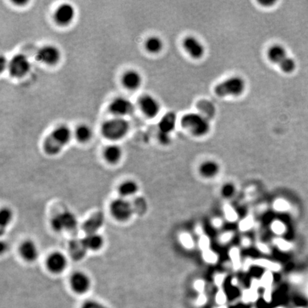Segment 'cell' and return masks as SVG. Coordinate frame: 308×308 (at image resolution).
Masks as SVG:
<instances>
[{
	"label": "cell",
	"instance_id": "cell-1",
	"mask_svg": "<svg viewBox=\"0 0 308 308\" xmlns=\"http://www.w3.org/2000/svg\"><path fill=\"white\" fill-rule=\"evenodd\" d=\"M71 138L70 129L65 125L60 126L54 129L45 138L43 144L44 150L48 155H57L65 146L68 145Z\"/></svg>",
	"mask_w": 308,
	"mask_h": 308
},
{
	"label": "cell",
	"instance_id": "cell-2",
	"mask_svg": "<svg viewBox=\"0 0 308 308\" xmlns=\"http://www.w3.org/2000/svg\"><path fill=\"white\" fill-rule=\"evenodd\" d=\"M130 124L125 118L115 117L104 122L102 126L103 136L111 141H118L128 133Z\"/></svg>",
	"mask_w": 308,
	"mask_h": 308
},
{
	"label": "cell",
	"instance_id": "cell-3",
	"mask_svg": "<svg viewBox=\"0 0 308 308\" xmlns=\"http://www.w3.org/2000/svg\"><path fill=\"white\" fill-rule=\"evenodd\" d=\"M180 124L182 127L197 136H204L211 129L208 120L200 113H186L181 118Z\"/></svg>",
	"mask_w": 308,
	"mask_h": 308
},
{
	"label": "cell",
	"instance_id": "cell-4",
	"mask_svg": "<svg viewBox=\"0 0 308 308\" xmlns=\"http://www.w3.org/2000/svg\"><path fill=\"white\" fill-rule=\"evenodd\" d=\"M267 58L275 65H278L283 72L290 74L296 68L293 59L289 57L287 51L282 45L274 44L267 50Z\"/></svg>",
	"mask_w": 308,
	"mask_h": 308
},
{
	"label": "cell",
	"instance_id": "cell-5",
	"mask_svg": "<svg viewBox=\"0 0 308 308\" xmlns=\"http://www.w3.org/2000/svg\"><path fill=\"white\" fill-rule=\"evenodd\" d=\"M245 82L239 76L230 77L216 86L215 94L219 97L233 96H239L245 91Z\"/></svg>",
	"mask_w": 308,
	"mask_h": 308
},
{
	"label": "cell",
	"instance_id": "cell-6",
	"mask_svg": "<svg viewBox=\"0 0 308 308\" xmlns=\"http://www.w3.org/2000/svg\"><path fill=\"white\" fill-rule=\"evenodd\" d=\"M110 211L112 216L119 221H127L132 218L133 207L132 203L127 198L120 197L115 199L110 205Z\"/></svg>",
	"mask_w": 308,
	"mask_h": 308
},
{
	"label": "cell",
	"instance_id": "cell-7",
	"mask_svg": "<svg viewBox=\"0 0 308 308\" xmlns=\"http://www.w3.org/2000/svg\"><path fill=\"white\" fill-rule=\"evenodd\" d=\"M51 228L54 231H73L76 229L78 220L75 215L70 211H64L54 216L51 220Z\"/></svg>",
	"mask_w": 308,
	"mask_h": 308
},
{
	"label": "cell",
	"instance_id": "cell-8",
	"mask_svg": "<svg viewBox=\"0 0 308 308\" xmlns=\"http://www.w3.org/2000/svg\"><path fill=\"white\" fill-rule=\"evenodd\" d=\"M7 68L12 77L20 79L25 77L29 72L31 64L24 54H18L14 56L8 62Z\"/></svg>",
	"mask_w": 308,
	"mask_h": 308
},
{
	"label": "cell",
	"instance_id": "cell-9",
	"mask_svg": "<svg viewBox=\"0 0 308 308\" xmlns=\"http://www.w3.org/2000/svg\"><path fill=\"white\" fill-rule=\"evenodd\" d=\"M61 57L60 49L54 45H45L40 48L36 54L37 60L48 66L57 65Z\"/></svg>",
	"mask_w": 308,
	"mask_h": 308
},
{
	"label": "cell",
	"instance_id": "cell-10",
	"mask_svg": "<svg viewBox=\"0 0 308 308\" xmlns=\"http://www.w3.org/2000/svg\"><path fill=\"white\" fill-rule=\"evenodd\" d=\"M110 110L116 117L125 118L133 113L134 106L128 99L117 97L110 104Z\"/></svg>",
	"mask_w": 308,
	"mask_h": 308
},
{
	"label": "cell",
	"instance_id": "cell-11",
	"mask_svg": "<svg viewBox=\"0 0 308 308\" xmlns=\"http://www.w3.org/2000/svg\"><path fill=\"white\" fill-rule=\"evenodd\" d=\"M138 105L141 111L146 117L153 119L159 113L161 110L159 102L151 95H144L138 101Z\"/></svg>",
	"mask_w": 308,
	"mask_h": 308
},
{
	"label": "cell",
	"instance_id": "cell-12",
	"mask_svg": "<svg viewBox=\"0 0 308 308\" xmlns=\"http://www.w3.org/2000/svg\"><path fill=\"white\" fill-rule=\"evenodd\" d=\"M75 13V9L71 4L64 3L56 9L54 15V20L59 25H68L74 20Z\"/></svg>",
	"mask_w": 308,
	"mask_h": 308
},
{
	"label": "cell",
	"instance_id": "cell-13",
	"mask_svg": "<svg viewBox=\"0 0 308 308\" xmlns=\"http://www.w3.org/2000/svg\"><path fill=\"white\" fill-rule=\"evenodd\" d=\"M46 265L51 273L60 274L66 269L67 266V259L61 252H53L46 258Z\"/></svg>",
	"mask_w": 308,
	"mask_h": 308
},
{
	"label": "cell",
	"instance_id": "cell-14",
	"mask_svg": "<svg viewBox=\"0 0 308 308\" xmlns=\"http://www.w3.org/2000/svg\"><path fill=\"white\" fill-rule=\"evenodd\" d=\"M70 285L74 292L78 294L87 292L91 286L89 277L82 271L75 272L70 278Z\"/></svg>",
	"mask_w": 308,
	"mask_h": 308
},
{
	"label": "cell",
	"instance_id": "cell-15",
	"mask_svg": "<svg viewBox=\"0 0 308 308\" xmlns=\"http://www.w3.org/2000/svg\"><path fill=\"white\" fill-rule=\"evenodd\" d=\"M183 45L186 52L195 60H199L204 55V46L196 37L192 36L186 37L183 40Z\"/></svg>",
	"mask_w": 308,
	"mask_h": 308
},
{
	"label": "cell",
	"instance_id": "cell-16",
	"mask_svg": "<svg viewBox=\"0 0 308 308\" xmlns=\"http://www.w3.org/2000/svg\"><path fill=\"white\" fill-rule=\"evenodd\" d=\"M20 253L24 261L29 263L35 261L40 254L37 244L32 240H26L22 242L20 246Z\"/></svg>",
	"mask_w": 308,
	"mask_h": 308
},
{
	"label": "cell",
	"instance_id": "cell-17",
	"mask_svg": "<svg viewBox=\"0 0 308 308\" xmlns=\"http://www.w3.org/2000/svg\"><path fill=\"white\" fill-rule=\"evenodd\" d=\"M121 81L125 88L129 90H135L139 88L142 83V77L136 70L131 69L124 73Z\"/></svg>",
	"mask_w": 308,
	"mask_h": 308
},
{
	"label": "cell",
	"instance_id": "cell-18",
	"mask_svg": "<svg viewBox=\"0 0 308 308\" xmlns=\"http://www.w3.org/2000/svg\"><path fill=\"white\" fill-rule=\"evenodd\" d=\"M68 250L70 256L74 261H81L83 259L88 251L82 239L72 240L68 244Z\"/></svg>",
	"mask_w": 308,
	"mask_h": 308
},
{
	"label": "cell",
	"instance_id": "cell-19",
	"mask_svg": "<svg viewBox=\"0 0 308 308\" xmlns=\"http://www.w3.org/2000/svg\"><path fill=\"white\" fill-rule=\"evenodd\" d=\"M104 215L101 213H96L87 219L83 225V229L87 234L98 233L104 224Z\"/></svg>",
	"mask_w": 308,
	"mask_h": 308
},
{
	"label": "cell",
	"instance_id": "cell-20",
	"mask_svg": "<svg viewBox=\"0 0 308 308\" xmlns=\"http://www.w3.org/2000/svg\"><path fill=\"white\" fill-rule=\"evenodd\" d=\"M176 123V115L174 112H169L163 116L158 124V133L170 136L174 132Z\"/></svg>",
	"mask_w": 308,
	"mask_h": 308
},
{
	"label": "cell",
	"instance_id": "cell-21",
	"mask_svg": "<svg viewBox=\"0 0 308 308\" xmlns=\"http://www.w3.org/2000/svg\"><path fill=\"white\" fill-rule=\"evenodd\" d=\"M82 240H83L86 248L88 250L96 251V250H100L104 245V238L99 233L87 234Z\"/></svg>",
	"mask_w": 308,
	"mask_h": 308
},
{
	"label": "cell",
	"instance_id": "cell-22",
	"mask_svg": "<svg viewBox=\"0 0 308 308\" xmlns=\"http://www.w3.org/2000/svg\"><path fill=\"white\" fill-rule=\"evenodd\" d=\"M123 152L121 148L116 144L107 146L104 151V157L107 162L115 164L122 158Z\"/></svg>",
	"mask_w": 308,
	"mask_h": 308
},
{
	"label": "cell",
	"instance_id": "cell-23",
	"mask_svg": "<svg viewBox=\"0 0 308 308\" xmlns=\"http://www.w3.org/2000/svg\"><path fill=\"white\" fill-rule=\"evenodd\" d=\"M138 190V184L132 180H127L122 182L118 188V191L121 197L127 199V198L134 196Z\"/></svg>",
	"mask_w": 308,
	"mask_h": 308
},
{
	"label": "cell",
	"instance_id": "cell-24",
	"mask_svg": "<svg viewBox=\"0 0 308 308\" xmlns=\"http://www.w3.org/2000/svg\"><path fill=\"white\" fill-rule=\"evenodd\" d=\"M146 50L152 54L161 52L163 47V43L161 39L156 36H152L147 39L145 43Z\"/></svg>",
	"mask_w": 308,
	"mask_h": 308
},
{
	"label": "cell",
	"instance_id": "cell-25",
	"mask_svg": "<svg viewBox=\"0 0 308 308\" xmlns=\"http://www.w3.org/2000/svg\"><path fill=\"white\" fill-rule=\"evenodd\" d=\"M75 136L79 142H87L91 139V136H92V131L88 126L85 125V124L79 125L76 129Z\"/></svg>",
	"mask_w": 308,
	"mask_h": 308
},
{
	"label": "cell",
	"instance_id": "cell-26",
	"mask_svg": "<svg viewBox=\"0 0 308 308\" xmlns=\"http://www.w3.org/2000/svg\"><path fill=\"white\" fill-rule=\"evenodd\" d=\"M12 218H13V214L9 208H1V212H0V231H1V234H3L4 231L7 229V227L12 222Z\"/></svg>",
	"mask_w": 308,
	"mask_h": 308
},
{
	"label": "cell",
	"instance_id": "cell-27",
	"mask_svg": "<svg viewBox=\"0 0 308 308\" xmlns=\"http://www.w3.org/2000/svg\"><path fill=\"white\" fill-rule=\"evenodd\" d=\"M253 265L260 266V267H264L269 270H273V271H277L279 269V265L278 264H274L271 261L266 259H257L253 261Z\"/></svg>",
	"mask_w": 308,
	"mask_h": 308
},
{
	"label": "cell",
	"instance_id": "cell-28",
	"mask_svg": "<svg viewBox=\"0 0 308 308\" xmlns=\"http://www.w3.org/2000/svg\"><path fill=\"white\" fill-rule=\"evenodd\" d=\"M230 258L233 264V268L235 270H239L241 267V254L239 248H233L230 250L229 252Z\"/></svg>",
	"mask_w": 308,
	"mask_h": 308
},
{
	"label": "cell",
	"instance_id": "cell-29",
	"mask_svg": "<svg viewBox=\"0 0 308 308\" xmlns=\"http://www.w3.org/2000/svg\"><path fill=\"white\" fill-rule=\"evenodd\" d=\"M180 242L183 247L186 249L194 248V242L191 235L188 233H183L179 236Z\"/></svg>",
	"mask_w": 308,
	"mask_h": 308
},
{
	"label": "cell",
	"instance_id": "cell-30",
	"mask_svg": "<svg viewBox=\"0 0 308 308\" xmlns=\"http://www.w3.org/2000/svg\"><path fill=\"white\" fill-rule=\"evenodd\" d=\"M224 214H225V219L228 221L233 222H236L238 220V214L236 212L233 207L231 205L226 204L224 206Z\"/></svg>",
	"mask_w": 308,
	"mask_h": 308
},
{
	"label": "cell",
	"instance_id": "cell-31",
	"mask_svg": "<svg viewBox=\"0 0 308 308\" xmlns=\"http://www.w3.org/2000/svg\"><path fill=\"white\" fill-rule=\"evenodd\" d=\"M253 225H254V220L253 217L248 216L240 222L239 229L241 231H247L253 228Z\"/></svg>",
	"mask_w": 308,
	"mask_h": 308
},
{
	"label": "cell",
	"instance_id": "cell-32",
	"mask_svg": "<svg viewBox=\"0 0 308 308\" xmlns=\"http://www.w3.org/2000/svg\"><path fill=\"white\" fill-rule=\"evenodd\" d=\"M202 256H203V260H204L205 262L210 264H216L218 261V259H219L217 255H216L214 251L210 250V249L209 250L203 251Z\"/></svg>",
	"mask_w": 308,
	"mask_h": 308
},
{
	"label": "cell",
	"instance_id": "cell-33",
	"mask_svg": "<svg viewBox=\"0 0 308 308\" xmlns=\"http://www.w3.org/2000/svg\"><path fill=\"white\" fill-rule=\"evenodd\" d=\"M199 248L202 251H205V250H209L210 249V239H208V236L202 235L200 236V239L198 241Z\"/></svg>",
	"mask_w": 308,
	"mask_h": 308
},
{
	"label": "cell",
	"instance_id": "cell-34",
	"mask_svg": "<svg viewBox=\"0 0 308 308\" xmlns=\"http://www.w3.org/2000/svg\"><path fill=\"white\" fill-rule=\"evenodd\" d=\"M82 308H108L105 306L94 300H88L85 302L82 306Z\"/></svg>",
	"mask_w": 308,
	"mask_h": 308
},
{
	"label": "cell",
	"instance_id": "cell-35",
	"mask_svg": "<svg viewBox=\"0 0 308 308\" xmlns=\"http://www.w3.org/2000/svg\"><path fill=\"white\" fill-rule=\"evenodd\" d=\"M271 229L276 234H281L284 231V226L281 222L274 221L271 225Z\"/></svg>",
	"mask_w": 308,
	"mask_h": 308
},
{
	"label": "cell",
	"instance_id": "cell-36",
	"mask_svg": "<svg viewBox=\"0 0 308 308\" xmlns=\"http://www.w3.org/2000/svg\"><path fill=\"white\" fill-rule=\"evenodd\" d=\"M273 208L275 211H284L287 208V205L282 200H278L274 203Z\"/></svg>",
	"mask_w": 308,
	"mask_h": 308
},
{
	"label": "cell",
	"instance_id": "cell-37",
	"mask_svg": "<svg viewBox=\"0 0 308 308\" xmlns=\"http://www.w3.org/2000/svg\"><path fill=\"white\" fill-rule=\"evenodd\" d=\"M232 238H233V233L231 232H226V233L221 235L220 237V241L222 243H227L231 241Z\"/></svg>",
	"mask_w": 308,
	"mask_h": 308
},
{
	"label": "cell",
	"instance_id": "cell-38",
	"mask_svg": "<svg viewBox=\"0 0 308 308\" xmlns=\"http://www.w3.org/2000/svg\"><path fill=\"white\" fill-rule=\"evenodd\" d=\"M272 281V275L270 272L267 271L264 274L261 278V282L264 285H268V283Z\"/></svg>",
	"mask_w": 308,
	"mask_h": 308
},
{
	"label": "cell",
	"instance_id": "cell-39",
	"mask_svg": "<svg viewBox=\"0 0 308 308\" xmlns=\"http://www.w3.org/2000/svg\"><path fill=\"white\" fill-rule=\"evenodd\" d=\"M257 248H258L260 251L265 253V254H268L269 252H270L268 247H267L265 244L263 243V242H258V243H257Z\"/></svg>",
	"mask_w": 308,
	"mask_h": 308
},
{
	"label": "cell",
	"instance_id": "cell-40",
	"mask_svg": "<svg viewBox=\"0 0 308 308\" xmlns=\"http://www.w3.org/2000/svg\"><path fill=\"white\" fill-rule=\"evenodd\" d=\"M212 223L215 228H219L221 227L222 220H220V219H215L214 220H213Z\"/></svg>",
	"mask_w": 308,
	"mask_h": 308
},
{
	"label": "cell",
	"instance_id": "cell-41",
	"mask_svg": "<svg viewBox=\"0 0 308 308\" xmlns=\"http://www.w3.org/2000/svg\"><path fill=\"white\" fill-rule=\"evenodd\" d=\"M259 2L264 6H270L275 3V1H269V0H266L265 1V0H263V1H259Z\"/></svg>",
	"mask_w": 308,
	"mask_h": 308
},
{
	"label": "cell",
	"instance_id": "cell-42",
	"mask_svg": "<svg viewBox=\"0 0 308 308\" xmlns=\"http://www.w3.org/2000/svg\"><path fill=\"white\" fill-rule=\"evenodd\" d=\"M224 276L222 275H218L216 277V283H219V284H221L222 282H223Z\"/></svg>",
	"mask_w": 308,
	"mask_h": 308
},
{
	"label": "cell",
	"instance_id": "cell-43",
	"mask_svg": "<svg viewBox=\"0 0 308 308\" xmlns=\"http://www.w3.org/2000/svg\"><path fill=\"white\" fill-rule=\"evenodd\" d=\"M242 245L244 247H248L250 245V242L248 239H244L242 240Z\"/></svg>",
	"mask_w": 308,
	"mask_h": 308
}]
</instances>
